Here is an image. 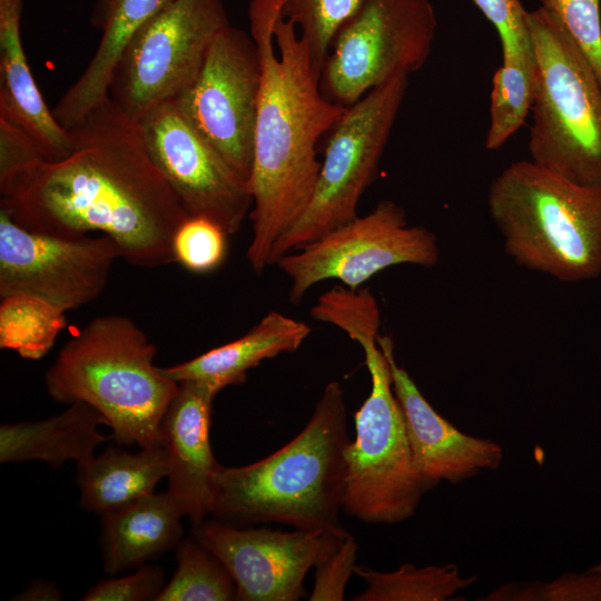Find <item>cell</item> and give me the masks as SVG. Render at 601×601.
I'll return each mask as SVG.
<instances>
[{"instance_id": "1", "label": "cell", "mask_w": 601, "mask_h": 601, "mask_svg": "<svg viewBox=\"0 0 601 601\" xmlns=\"http://www.w3.org/2000/svg\"><path fill=\"white\" fill-rule=\"evenodd\" d=\"M68 130V156L0 173V210L46 235L101 233L137 267L176 263L173 239L188 215L150 159L138 124L107 97Z\"/></svg>"}, {"instance_id": "2", "label": "cell", "mask_w": 601, "mask_h": 601, "mask_svg": "<svg viewBox=\"0 0 601 601\" xmlns=\"http://www.w3.org/2000/svg\"><path fill=\"white\" fill-rule=\"evenodd\" d=\"M283 2L252 0L248 7L262 69L246 252L256 274L270 265L275 244L307 207L321 168L317 144L345 110L323 93L321 71L294 24L280 14Z\"/></svg>"}, {"instance_id": "3", "label": "cell", "mask_w": 601, "mask_h": 601, "mask_svg": "<svg viewBox=\"0 0 601 601\" xmlns=\"http://www.w3.org/2000/svg\"><path fill=\"white\" fill-rule=\"evenodd\" d=\"M314 319L344 331L364 352L371 392L354 414L355 439L346 450L342 509L367 523L410 519L424 493L416 471L387 358L377 337L378 303L368 287L335 285L312 307Z\"/></svg>"}, {"instance_id": "4", "label": "cell", "mask_w": 601, "mask_h": 601, "mask_svg": "<svg viewBox=\"0 0 601 601\" xmlns=\"http://www.w3.org/2000/svg\"><path fill=\"white\" fill-rule=\"evenodd\" d=\"M349 442L344 391L334 381L290 442L258 462L219 467L210 514L238 526L275 522L347 534L338 516Z\"/></svg>"}, {"instance_id": "5", "label": "cell", "mask_w": 601, "mask_h": 601, "mask_svg": "<svg viewBox=\"0 0 601 601\" xmlns=\"http://www.w3.org/2000/svg\"><path fill=\"white\" fill-rule=\"evenodd\" d=\"M157 349L129 317L91 319L60 349L45 376L59 403L96 408L119 445H161L160 426L179 383L154 363Z\"/></svg>"}, {"instance_id": "6", "label": "cell", "mask_w": 601, "mask_h": 601, "mask_svg": "<svg viewBox=\"0 0 601 601\" xmlns=\"http://www.w3.org/2000/svg\"><path fill=\"white\" fill-rule=\"evenodd\" d=\"M487 207L519 266L561 283L601 275V187L520 160L492 180Z\"/></svg>"}, {"instance_id": "7", "label": "cell", "mask_w": 601, "mask_h": 601, "mask_svg": "<svg viewBox=\"0 0 601 601\" xmlns=\"http://www.w3.org/2000/svg\"><path fill=\"white\" fill-rule=\"evenodd\" d=\"M535 56L531 160L573 183L601 187V81L558 20L528 11Z\"/></svg>"}, {"instance_id": "8", "label": "cell", "mask_w": 601, "mask_h": 601, "mask_svg": "<svg viewBox=\"0 0 601 601\" xmlns=\"http://www.w3.org/2000/svg\"><path fill=\"white\" fill-rule=\"evenodd\" d=\"M401 72L351 106L331 128L311 200L277 240L270 265L357 216L372 184L408 86Z\"/></svg>"}, {"instance_id": "9", "label": "cell", "mask_w": 601, "mask_h": 601, "mask_svg": "<svg viewBox=\"0 0 601 601\" xmlns=\"http://www.w3.org/2000/svg\"><path fill=\"white\" fill-rule=\"evenodd\" d=\"M229 24L223 0H171L126 45L108 98L138 122L194 82L215 38Z\"/></svg>"}, {"instance_id": "10", "label": "cell", "mask_w": 601, "mask_h": 601, "mask_svg": "<svg viewBox=\"0 0 601 601\" xmlns=\"http://www.w3.org/2000/svg\"><path fill=\"white\" fill-rule=\"evenodd\" d=\"M436 31L431 0H363L333 39L321 71L323 93L347 107L395 75L420 70Z\"/></svg>"}, {"instance_id": "11", "label": "cell", "mask_w": 601, "mask_h": 601, "mask_svg": "<svg viewBox=\"0 0 601 601\" xmlns=\"http://www.w3.org/2000/svg\"><path fill=\"white\" fill-rule=\"evenodd\" d=\"M439 258L435 235L424 226L410 225L400 205L383 200L365 216L284 255L275 265L289 279V302L298 304L324 280L358 289L386 268L405 264L432 267Z\"/></svg>"}, {"instance_id": "12", "label": "cell", "mask_w": 601, "mask_h": 601, "mask_svg": "<svg viewBox=\"0 0 601 601\" xmlns=\"http://www.w3.org/2000/svg\"><path fill=\"white\" fill-rule=\"evenodd\" d=\"M260 72L254 39L229 24L215 38L194 82L174 99L196 130L247 183Z\"/></svg>"}, {"instance_id": "13", "label": "cell", "mask_w": 601, "mask_h": 601, "mask_svg": "<svg viewBox=\"0 0 601 601\" xmlns=\"http://www.w3.org/2000/svg\"><path fill=\"white\" fill-rule=\"evenodd\" d=\"M145 148L188 217H203L228 235L249 217L248 183L196 130L174 99L148 110L137 122Z\"/></svg>"}, {"instance_id": "14", "label": "cell", "mask_w": 601, "mask_h": 601, "mask_svg": "<svg viewBox=\"0 0 601 601\" xmlns=\"http://www.w3.org/2000/svg\"><path fill=\"white\" fill-rule=\"evenodd\" d=\"M118 258L117 244L106 235H46L0 210V297L28 294L73 311L100 296Z\"/></svg>"}, {"instance_id": "15", "label": "cell", "mask_w": 601, "mask_h": 601, "mask_svg": "<svg viewBox=\"0 0 601 601\" xmlns=\"http://www.w3.org/2000/svg\"><path fill=\"white\" fill-rule=\"evenodd\" d=\"M347 534L244 528L214 519L193 526L191 536L226 566L236 584L237 600L295 601L303 595L306 573Z\"/></svg>"}, {"instance_id": "16", "label": "cell", "mask_w": 601, "mask_h": 601, "mask_svg": "<svg viewBox=\"0 0 601 601\" xmlns=\"http://www.w3.org/2000/svg\"><path fill=\"white\" fill-rule=\"evenodd\" d=\"M393 391L401 406L413 461L424 492L440 482L457 483L483 470H495L502 461L501 446L487 439L461 432L440 415L423 396L408 372L400 366L390 335H378Z\"/></svg>"}, {"instance_id": "17", "label": "cell", "mask_w": 601, "mask_h": 601, "mask_svg": "<svg viewBox=\"0 0 601 601\" xmlns=\"http://www.w3.org/2000/svg\"><path fill=\"white\" fill-rule=\"evenodd\" d=\"M218 393L203 382H180L160 426L167 493L193 526L210 514L214 479L221 466L210 445L213 401Z\"/></svg>"}, {"instance_id": "18", "label": "cell", "mask_w": 601, "mask_h": 601, "mask_svg": "<svg viewBox=\"0 0 601 601\" xmlns=\"http://www.w3.org/2000/svg\"><path fill=\"white\" fill-rule=\"evenodd\" d=\"M22 2L0 0V119L24 130L45 160H59L72 151L73 139L47 107L28 65L20 33Z\"/></svg>"}, {"instance_id": "19", "label": "cell", "mask_w": 601, "mask_h": 601, "mask_svg": "<svg viewBox=\"0 0 601 601\" xmlns=\"http://www.w3.org/2000/svg\"><path fill=\"white\" fill-rule=\"evenodd\" d=\"M171 0H93L90 24L101 36L93 56L79 78L52 109L66 129L79 124L108 97L114 68L131 37Z\"/></svg>"}, {"instance_id": "20", "label": "cell", "mask_w": 601, "mask_h": 601, "mask_svg": "<svg viewBox=\"0 0 601 601\" xmlns=\"http://www.w3.org/2000/svg\"><path fill=\"white\" fill-rule=\"evenodd\" d=\"M309 332L304 322L269 312L242 337L162 371L178 383L203 382L220 392L244 383L247 372L264 359L295 352Z\"/></svg>"}, {"instance_id": "21", "label": "cell", "mask_w": 601, "mask_h": 601, "mask_svg": "<svg viewBox=\"0 0 601 601\" xmlns=\"http://www.w3.org/2000/svg\"><path fill=\"white\" fill-rule=\"evenodd\" d=\"M101 516L102 564L110 575L146 564L181 541L184 515L167 492Z\"/></svg>"}, {"instance_id": "22", "label": "cell", "mask_w": 601, "mask_h": 601, "mask_svg": "<svg viewBox=\"0 0 601 601\" xmlns=\"http://www.w3.org/2000/svg\"><path fill=\"white\" fill-rule=\"evenodd\" d=\"M106 418L92 406L75 402L59 415L46 420L2 424L0 462L42 461L59 467L67 461L78 465L90 461L108 437L98 431Z\"/></svg>"}, {"instance_id": "23", "label": "cell", "mask_w": 601, "mask_h": 601, "mask_svg": "<svg viewBox=\"0 0 601 601\" xmlns=\"http://www.w3.org/2000/svg\"><path fill=\"white\" fill-rule=\"evenodd\" d=\"M167 453L162 445L131 453L118 446L78 465L80 505L105 515L151 493L167 476Z\"/></svg>"}, {"instance_id": "24", "label": "cell", "mask_w": 601, "mask_h": 601, "mask_svg": "<svg viewBox=\"0 0 601 601\" xmlns=\"http://www.w3.org/2000/svg\"><path fill=\"white\" fill-rule=\"evenodd\" d=\"M535 71L532 43L525 49L502 51V65L492 81L485 139L489 150L501 148L523 125L533 106Z\"/></svg>"}, {"instance_id": "25", "label": "cell", "mask_w": 601, "mask_h": 601, "mask_svg": "<svg viewBox=\"0 0 601 601\" xmlns=\"http://www.w3.org/2000/svg\"><path fill=\"white\" fill-rule=\"evenodd\" d=\"M354 573L366 583L364 592L354 601H446L476 581V577H461L455 564L417 568L402 564L392 572H381L356 565Z\"/></svg>"}, {"instance_id": "26", "label": "cell", "mask_w": 601, "mask_h": 601, "mask_svg": "<svg viewBox=\"0 0 601 601\" xmlns=\"http://www.w3.org/2000/svg\"><path fill=\"white\" fill-rule=\"evenodd\" d=\"M0 298V347L26 359L42 358L67 325L65 312L28 294Z\"/></svg>"}, {"instance_id": "27", "label": "cell", "mask_w": 601, "mask_h": 601, "mask_svg": "<svg viewBox=\"0 0 601 601\" xmlns=\"http://www.w3.org/2000/svg\"><path fill=\"white\" fill-rule=\"evenodd\" d=\"M177 568L156 601L237 600L236 584L221 561L195 538L176 546Z\"/></svg>"}, {"instance_id": "28", "label": "cell", "mask_w": 601, "mask_h": 601, "mask_svg": "<svg viewBox=\"0 0 601 601\" xmlns=\"http://www.w3.org/2000/svg\"><path fill=\"white\" fill-rule=\"evenodd\" d=\"M363 0H284L282 17L294 24L315 68L322 71L338 29Z\"/></svg>"}, {"instance_id": "29", "label": "cell", "mask_w": 601, "mask_h": 601, "mask_svg": "<svg viewBox=\"0 0 601 601\" xmlns=\"http://www.w3.org/2000/svg\"><path fill=\"white\" fill-rule=\"evenodd\" d=\"M229 235L214 221L188 217L173 239L176 263L196 274L217 269L227 256Z\"/></svg>"}, {"instance_id": "30", "label": "cell", "mask_w": 601, "mask_h": 601, "mask_svg": "<svg viewBox=\"0 0 601 601\" xmlns=\"http://www.w3.org/2000/svg\"><path fill=\"white\" fill-rule=\"evenodd\" d=\"M481 600L489 601H601V573L566 572L551 582L506 583Z\"/></svg>"}, {"instance_id": "31", "label": "cell", "mask_w": 601, "mask_h": 601, "mask_svg": "<svg viewBox=\"0 0 601 601\" xmlns=\"http://www.w3.org/2000/svg\"><path fill=\"white\" fill-rule=\"evenodd\" d=\"M584 53L601 81L600 0H539Z\"/></svg>"}, {"instance_id": "32", "label": "cell", "mask_w": 601, "mask_h": 601, "mask_svg": "<svg viewBox=\"0 0 601 601\" xmlns=\"http://www.w3.org/2000/svg\"><path fill=\"white\" fill-rule=\"evenodd\" d=\"M165 584V574L160 566L142 564L130 575L99 581L80 600L156 601Z\"/></svg>"}, {"instance_id": "33", "label": "cell", "mask_w": 601, "mask_h": 601, "mask_svg": "<svg viewBox=\"0 0 601 601\" xmlns=\"http://www.w3.org/2000/svg\"><path fill=\"white\" fill-rule=\"evenodd\" d=\"M357 543L348 533L339 545L315 566V581L311 601H341L355 570Z\"/></svg>"}, {"instance_id": "34", "label": "cell", "mask_w": 601, "mask_h": 601, "mask_svg": "<svg viewBox=\"0 0 601 601\" xmlns=\"http://www.w3.org/2000/svg\"><path fill=\"white\" fill-rule=\"evenodd\" d=\"M495 28L502 51L531 46L526 14L520 0H472Z\"/></svg>"}, {"instance_id": "35", "label": "cell", "mask_w": 601, "mask_h": 601, "mask_svg": "<svg viewBox=\"0 0 601 601\" xmlns=\"http://www.w3.org/2000/svg\"><path fill=\"white\" fill-rule=\"evenodd\" d=\"M37 159L45 160L37 142L24 130L0 119V173Z\"/></svg>"}, {"instance_id": "36", "label": "cell", "mask_w": 601, "mask_h": 601, "mask_svg": "<svg viewBox=\"0 0 601 601\" xmlns=\"http://www.w3.org/2000/svg\"><path fill=\"white\" fill-rule=\"evenodd\" d=\"M60 590L51 582L35 581L23 592L11 600L21 601H56L61 600Z\"/></svg>"}, {"instance_id": "37", "label": "cell", "mask_w": 601, "mask_h": 601, "mask_svg": "<svg viewBox=\"0 0 601 601\" xmlns=\"http://www.w3.org/2000/svg\"><path fill=\"white\" fill-rule=\"evenodd\" d=\"M589 571L601 573V561L589 569Z\"/></svg>"}]
</instances>
